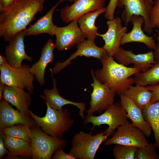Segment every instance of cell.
<instances>
[{
  "instance_id": "cell-1",
  "label": "cell",
  "mask_w": 159,
  "mask_h": 159,
  "mask_svg": "<svg viewBox=\"0 0 159 159\" xmlns=\"http://www.w3.org/2000/svg\"><path fill=\"white\" fill-rule=\"evenodd\" d=\"M46 0H16L8 7L0 9V36L9 42L41 13Z\"/></svg>"
},
{
  "instance_id": "cell-2",
  "label": "cell",
  "mask_w": 159,
  "mask_h": 159,
  "mask_svg": "<svg viewBox=\"0 0 159 159\" xmlns=\"http://www.w3.org/2000/svg\"><path fill=\"white\" fill-rule=\"evenodd\" d=\"M100 60L102 67L94 72L96 78L119 96L134 83L133 78L130 77L141 72L139 68L128 67L117 62L108 54Z\"/></svg>"
},
{
  "instance_id": "cell-3",
  "label": "cell",
  "mask_w": 159,
  "mask_h": 159,
  "mask_svg": "<svg viewBox=\"0 0 159 159\" xmlns=\"http://www.w3.org/2000/svg\"><path fill=\"white\" fill-rule=\"evenodd\" d=\"M46 104L47 109L45 116L38 117L30 110V115L44 132L49 135L62 138L63 133L69 130L72 127L74 120L71 118V114L67 109L57 110Z\"/></svg>"
},
{
  "instance_id": "cell-4",
  "label": "cell",
  "mask_w": 159,
  "mask_h": 159,
  "mask_svg": "<svg viewBox=\"0 0 159 159\" xmlns=\"http://www.w3.org/2000/svg\"><path fill=\"white\" fill-rule=\"evenodd\" d=\"M31 157L34 159H50L58 148L64 149L66 141L49 135L37 125L31 128Z\"/></svg>"
},
{
  "instance_id": "cell-5",
  "label": "cell",
  "mask_w": 159,
  "mask_h": 159,
  "mask_svg": "<svg viewBox=\"0 0 159 159\" xmlns=\"http://www.w3.org/2000/svg\"><path fill=\"white\" fill-rule=\"evenodd\" d=\"M107 138L104 132L92 135L80 131L73 136L69 153L76 159H94L100 145Z\"/></svg>"
},
{
  "instance_id": "cell-6",
  "label": "cell",
  "mask_w": 159,
  "mask_h": 159,
  "mask_svg": "<svg viewBox=\"0 0 159 159\" xmlns=\"http://www.w3.org/2000/svg\"><path fill=\"white\" fill-rule=\"evenodd\" d=\"M125 110L120 102H116L110 106L102 114L98 116L92 115L86 120L84 123H91L92 126L91 130H93L95 126L106 124L108 128L104 132L107 138L112 135L115 130L120 126L130 123L128 120Z\"/></svg>"
},
{
  "instance_id": "cell-7",
  "label": "cell",
  "mask_w": 159,
  "mask_h": 159,
  "mask_svg": "<svg viewBox=\"0 0 159 159\" xmlns=\"http://www.w3.org/2000/svg\"><path fill=\"white\" fill-rule=\"evenodd\" d=\"M31 67L26 64H22L19 68H15L7 63L0 65V81L5 85L26 89L31 94L34 88L33 82L34 76L30 71Z\"/></svg>"
},
{
  "instance_id": "cell-8",
  "label": "cell",
  "mask_w": 159,
  "mask_h": 159,
  "mask_svg": "<svg viewBox=\"0 0 159 159\" xmlns=\"http://www.w3.org/2000/svg\"><path fill=\"white\" fill-rule=\"evenodd\" d=\"M91 74L93 80V83L91 84L93 90L90 94V107L86 111L87 115L84 120L93 115L95 112L100 114L113 105L116 95L109 88L97 80L93 69L91 70Z\"/></svg>"
},
{
  "instance_id": "cell-9",
  "label": "cell",
  "mask_w": 159,
  "mask_h": 159,
  "mask_svg": "<svg viewBox=\"0 0 159 159\" xmlns=\"http://www.w3.org/2000/svg\"><path fill=\"white\" fill-rule=\"evenodd\" d=\"M145 136L137 127L130 123L119 127L112 137L106 140L104 144L108 145L118 144L144 147L149 144Z\"/></svg>"
},
{
  "instance_id": "cell-10",
  "label": "cell",
  "mask_w": 159,
  "mask_h": 159,
  "mask_svg": "<svg viewBox=\"0 0 159 159\" xmlns=\"http://www.w3.org/2000/svg\"><path fill=\"white\" fill-rule=\"evenodd\" d=\"M152 6L146 0H118L117 3V6L124 8L121 16L125 23L130 22L133 15L142 16L144 19L143 30L149 34L153 31L150 18Z\"/></svg>"
},
{
  "instance_id": "cell-11",
  "label": "cell",
  "mask_w": 159,
  "mask_h": 159,
  "mask_svg": "<svg viewBox=\"0 0 159 159\" xmlns=\"http://www.w3.org/2000/svg\"><path fill=\"white\" fill-rule=\"evenodd\" d=\"M122 20L119 17L108 20L107 22L108 29L104 34H97L98 36L102 37L104 41L103 47L108 55L113 57L119 51L121 45L122 39L127 32L126 26H123Z\"/></svg>"
},
{
  "instance_id": "cell-12",
  "label": "cell",
  "mask_w": 159,
  "mask_h": 159,
  "mask_svg": "<svg viewBox=\"0 0 159 159\" xmlns=\"http://www.w3.org/2000/svg\"><path fill=\"white\" fill-rule=\"evenodd\" d=\"M55 48L58 50H68L85 39L86 37L78 27L77 19L72 21L68 25L57 27Z\"/></svg>"
},
{
  "instance_id": "cell-13",
  "label": "cell",
  "mask_w": 159,
  "mask_h": 159,
  "mask_svg": "<svg viewBox=\"0 0 159 159\" xmlns=\"http://www.w3.org/2000/svg\"><path fill=\"white\" fill-rule=\"evenodd\" d=\"M77 50L66 60L62 62H58L54 64V67L50 69L51 74L58 73L72 64L71 61L79 56L92 57L100 60L103 56L108 54L103 47H99L96 45L94 40L85 39L77 45Z\"/></svg>"
},
{
  "instance_id": "cell-14",
  "label": "cell",
  "mask_w": 159,
  "mask_h": 159,
  "mask_svg": "<svg viewBox=\"0 0 159 159\" xmlns=\"http://www.w3.org/2000/svg\"><path fill=\"white\" fill-rule=\"evenodd\" d=\"M105 2V0H77L72 5L61 9L60 16L64 23H70L86 13L104 7Z\"/></svg>"
},
{
  "instance_id": "cell-15",
  "label": "cell",
  "mask_w": 159,
  "mask_h": 159,
  "mask_svg": "<svg viewBox=\"0 0 159 159\" xmlns=\"http://www.w3.org/2000/svg\"><path fill=\"white\" fill-rule=\"evenodd\" d=\"M25 31V29L17 34L5 46V54L7 62L14 67H21L22 62L24 60L30 62L33 59L25 52L24 43Z\"/></svg>"
},
{
  "instance_id": "cell-16",
  "label": "cell",
  "mask_w": 159,
  "mask_h": 159,
  "mask_svg": "<svg viewBox=\"0 0 159 159\" xmlns=\"http://www.w3.org/2000/svg\"><path fill=\"white\" fill-rule=\"evenodd\" d=\"M18 124L29 126L31 128L37 125L31 116L14 110L8 102L2 98L0 103V130Z\"/></svg>"
},
{
  "instance_id": "cell-17",
  "label": "cell",
  "mask_w": 159,
  "mask_h": 159,
  "mask_svg": "<svg viewBox=\"0 0 159 159\" xmlns=\"http://www.w3.org/2000/svg\"><path fill=\"white\" fill-rule=\"evenodd\" d=\"M114 57L119 63L125 66L133 64V67L140 69L142 72L148 70L155 61L153 51L136 54L131 50L121 47Z\"/></svg>"
},
{
  "instance_id": "cell-18",
  "label": "cell",
  "mask_w": 159,
  "mask_h": 159,
  "mask_svg": "<svg viewBox=\"0 0 159 159\" xmlns=\"http://www.w3.org/2000/svg\"><path fill=\"white\" fill-rule=\"evenodd\" d=\"M130 22L133 25L132 29L124 35L121 45L128 43L138 42L144 44L149 49L154 50L156 44L154 37L147 36L142 29V26L144 23V18L141 16L133 15L131 17Z\"/></svg>"
},
{
  "instance_id": "cell-19",
  "label": "cell",
  "mask_w": 159,
  "mask_h": 159,
  "mask_svg": "<svg viewBox=\"0 0 159 159\" xmlns=\"http://www.w3.org/2000/svg\"><path fill=\"white\" fill-rule=\"evenodd\" d=\"M18 87L5 85L2 98L15 106L18 110L30 116L29 108L32 102L30 94Z\"/></svg>"
},
{
  "instance_id": "cell-20",
  "label": "cell",
  "mask_w": 159,
  "mask_h": 159,
  "mask_svg": "<svg viewBox=\"0 0 159 159\" xmlns=\"http://www.w3.org/2000/svg\"><path fill=\"white\" fill-rule=\"evenodd\" d=\"M119 96L120 99V103L126 111L128 119L146 137H149L151 134L152 129L149 123L144 119L142 110L125 95Z\"/></svg>"
},
{
  "instance_id": "cell-21",
  "label": "cell",
  "mask_w": 159,
  "mask_h": 159,
  "mask_svg": "<svg viewBox=\"0 0 159 159\" xmlns=\"http://www.w3.org/2000/svg\"><path fill=\"white\" fill-rule=\"evenodd\" d=\"M53 83V87L51 89H45L43 92L44 95H39L52 108L60 110L62 107L66 105H73L79 110V115L82 119L85 117L84 112L86 110L85 104L83 102H76L68 100L60 95L57 86V80L53 74H51Z\"/></svg>"
},
{
  "instance_id": "cell-22",
  "label": "cell",
  "mask_w": 159,
  "mask_h": 159,
  "mask_svg": "<svg viewBox=\"0 0 159 159\" xmlns=\"http://www.w3.org/2000/svg\"><path fill=\"white\" fill-rule=\"evenodd\" d=\"M55 48V44L52 40L49 39L42 49L39 59L30 67V72L34 76L40 85L45 84V69L48 64L54 60Z\"/></svg>"
},
{
  "instance_id": "cell-23",
  "label": "cell",
  "mask_w": 159,
  "mask_h": 159,
  "mask_svg": "<svg viewBox=\"0 0 159 159\" xmlns=\"http://www.w3.org/2000/svg\"><path fill=\"white\" fill-rule=\"evenodd\" d=\"M66 0H60L53 6L44 16L39 18L33 24L26 29L25 36H36L42 34H47L50 36L55 35L57 26L53 22L54 12L56 8L62 2Z\"/></svg>"
},
{
  "instance_id": "cell-24",
  "label": "cell",
  "mask_w": 159,
  "mask_h": 159,
  "mask_svg": "<svg viewBox=\"0 0 159 159\" xmlns=\"http://www.w3.org/2000/svg\"><path fill=\"white\" fill-rule=\"evenodd\" d=\"M106 11V7H104L86 13L77 19L79 27L87 39L95 41L98 37V27L95 25V21L100 14L105 13Z\"/></svg>"
},
{
  "instance_id": "cell-25",
  "label": "cell",
  "mask_w": 159,
  "mask_h": 159,
  "mask_svg": "<svg viewBox=\"0 0 159 159\" xmlns=\"http://www.w3.org/2000/svg\"><path fill=\"white\" fill-rule=\"evenodd\" d=\"M4 139L5 145L9 151L8 158L17 156L31 157V141L6 136L4 134Z\"/></svg>"
},
{
  "instance_id": "cell-26",
  "label": "cell",
  "mask_w": 159,
  "mask_h": 159,
  "mask_svg": "<svg viewBox=\"0 0 159 159\" xmlns=\"http://www.w3.org/2000/svg\"><path fill=\"white\" fill-rule=\"evenodd\" d=\"M123 94L142 110L150 104L153 94L145 86L136 85L130 86Z\"/></svg>"
},
{
  "instance_id": "cell-27",
  "label": "cell",
  "mask_w": 159,
  "mask_h": 159,
  "mask_svg": "<svg viewBox=\"0 0 159 159\" xmlns=\"http://www.w3.org/2000/svg\"><path fill=\"white\" fill-rule=\"evenodd\" d=\"M144 117L149 123L154 135L153 144L159 149V100L151 104L142 110Z\"/></svg>"
},
{
  "instance_id": "cell-28",
  "label": "cell",
  "mask_w": 159,
  "mask_h": 159,
  "mask_svg": "<svg viewBox=\"0 0 159 159\" xmlns=\"http://www.w3.org/2000/svg\"><path fill=\"white\" fill-rule=\"evenodd\" d=\"M134 75V83L136 85L145 86L159 83V59L155 60L147 71L138 72Z\"/></svg>"
},
{
  "instance_id": "cell-29",
  "label": "cell",
  "mask_w": 159,
  "mask_h": 159,
  "mask_svg": "<svg viewBox=\"0 0 159 159\" xmlns=\"http://www.w3.org/2000/svg\"><path fill=\"white\" fill-rule=\"evenodd\" d=\"M6 135L20 138L31 141L32 130L30 127L23 124H18L6 127L2 130Z\"/></svg>"
},
{
  "instance_id": "cell-30",
  "label": "cell",
  "mask_w": 159,
  "mask_h": 159,
  "mask_svg": "<svg viewBox=\"0 0 159 159\" xmlns=\"http://www.w3.org/2000/svg\"><path fill=\"white\" fill-rule=\"evenodd\" d=\"M137 148L134 146L116 144L113 149V156L115 159H135Z\"/></svg>"
},
{
  "instance_id": "cell-31",
  "label": "cell",
  "mask_w": 159,
  "mask_h": 159,
  "mask_svg": "<svg viewBox=\"0 0 159 159\" xmlns=\"http://www.w3.org/2000/svg\"><path fill=\"white\" fill-rule=\"evenodd\" d=\"M153 144L149 143L144 147H138L135 159H159V154Z\"/></svg>"
},
{
  "instance_id": "cell-32",
  "label": "cell",
  "mask_w": 159,
  "mask_h": 159,
  "mask_svg": "<svg viewBox=\"0 0 159 159\" xmlns=\"http://www.w3.org/2000/svg\"><path fill=\"white\" fill-rule=\"evenodd\" d=\"M150 18L153 28H158L159 25V0H155L152 6Z\"/></svg>"
},
{
  "instance_id": "cell-33",
  "label": "cell",
  "mask_w": 159,
  "mask_h": 159,
  "mask_svg": "<svg viewBox=\"0 0 159 159\" xmlns=\"http://www.w3.org/2000/svg\"><path fill=\"white\" fill-rule=\"evenodd\" d=\"M118 0H110L106 7L107 11L105 15V18L107 20L112 19L114 18V14Z\"/></svg>"
},
{
  "instance_id": "cell-34",
  "label": "cell",
  "mask_w": 159,
  "mask_h": 159,
  "mask_svg": "<svg viewBox=\"0 0 159 159\" xmlns=\"http://www.w3.org/2000/svg\"><path fill=\"white\" fill-rule=\"evenodd\" d=\"M63 148H60L54 153L51 159H76L69 153H67L63 150Z\"/></svg>"
},
{
  "instance_id": "cell-35",
  "label": "cell",
  "mask_w": 159,
  "mask_h": 159,
  "mask_svg": "<svg viewBox=\"0 0 159 159\" xmlns=\"http://www.w3.org/2000/svg\"><path fill=\"white\" fill-rule=\"evenodd\" d=\"M145 86L153 92L150 104L154 103L159 100V84L148 85Z\"/></svg>"
},
{
  "instance_id": "cell-36",
  "label": "cell",
  "mask_w": 159,
  "mask_h": 159,
  "mask_svg": "<svg viewBox=\"0 0 159 159\" xmlns=\"http://www.w3.org/2000/svg\"><path fill=\"white\" fill-rule=\"evenodd\" d=\"M4 133L2 131H0V159L2 158L6 154H8L9 151L6 149L5 145L4 139Z\"/></svg>"
},
{
  "instance_id": "cell-37",
  "label": "cell",
  "mask_w": 159,
  "mask_h": 159,
  "mask_svg": "<svg viewBox=\"0 0 159 159\" xmlns=\"http://www.w3.org/2000/svg\"><path fill=\"white\" fill-rule=\"evenodd\" d=\"M158 31L156 40L157 41L156 47L154 50L153 54L155 60L159 59V25L158 27Z\"/></svg>"
},
{
  "instance_id": "cell-38",
  "label": "cell",
  "mask_w": 159,
  "mask_h": 159,
  "mask_svg": "<svg viewBox=\"0 0 159 159\" xmlns=\"http://www.w3.org/2000/svg\"><path fill=\"white\" fill-rule=\"evenodd\" d=\"M16 0H0V9L6 8L11 5Z\"/></svg>"
},
{
  "instance_id": "cell-39",
  "label": "cell",
  "mask_w": 159,
  "mask_h": 159,
  "mask_svg": "<svg viewBox=\"0 0 159 159\" xmlns=\"http://www.w3.org/2000/svg\"><path fill=\"white\" fill-rule=\"evenodd\" d=\"M5 85L0 81V100L2 99L3 93Z\"/></svg>"
},
{
  "instance_id": "cell-40",
  "label": "cell",
  "mask_w": 159,
  "mask_h": 159,
  "mask_svg": "<svg viewBox=\"0 0 159 159\" xmlns=\"http://www.w3.org/2000/svg\"><path fill=\"white\" fill-rule=\"evenodd\" d=\"M7 63L6 57L0 55V65H3Z\"/></svg>"
},
{
  "instance_id": "cell-41",
  "label": "cell",
  "mask_w": 159,
  "mask_h": 159,
  "mask_svg": "<svg viewBox=\"0 0 159 159\" xmlns=\"http://www.w3.org/2000/svg\"><path fill=\"white\" fill-rule=\"evenodd\" d=\"M146 1L149 5L152 6L154 2V0H146Z\"/></svg>"
},
{
  "instance_id": "cell-42",
  "label": "cell",
  "mask_w": 159,
  "mask_h": 159,
  "mask_svg": "<svg viewBox=\"0 0 159 159\" xmlns=\"http://www.w3.org/2000/svg\"><path fill=\"white\" fill-rule=\"evenodd\" d=\"M67 0L69 1L70 2H74L75 1L77 0Z\"/></svg>"
},
{
  "instance_id": "cell-43",
  "label": "cell",
  "mask_w": 159,
  "mask_h": 159,
  "mask_svg": "<svg viewBox=\"0 0 159 159\" xmlns=\"http://www.w3.org/2000/svg\"></svg>"
}]
</instances>
